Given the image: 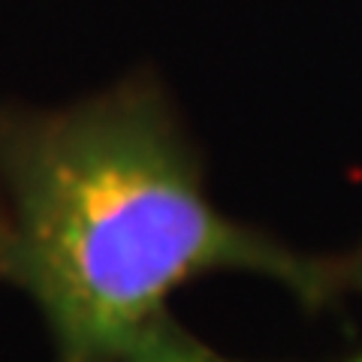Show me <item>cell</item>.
<instances>
[{"label":"cell","instance_id":"1","mask_svg":"<svg viewBox=\"0 0 362 362\" xmlns=\"http://www.w3.org/2000/svg\"><path fill=\"white\" fill-rule=\"evenodd\" d=\"M0 178L4 266L40 305L61 362H118L169 293L206 272H254L302 302L332 287L323 263L223 218L139 97L0 118Z\"/></svg>","mask_w":362,"mask_h":362},{"label":"cell","instance_id":"2","mask_svg":"<svg viewBox=\"0 0 362 362\" xmlns=\"http://www.w3.org/2000/svg\"><path fill=\"white\" fill-rule=\"evenodd\" d=\"M118 362H226V359H218L206 347L194 344L178 329H173L166 323V317H160Z\"/></svg>","mask_w":362,"mask_h":362}]
</instances>
